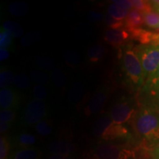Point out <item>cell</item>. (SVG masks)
<instances>
[{"label": "cell", "instance_id": "6da1fadb", "mask_svg": "<svg viewBox=\"0 0 159 159\" xmlns=\"http://www.w3.org/2000/svg\"><path fill=\"white\" fill-rule=\"evenodd\" d=\"M134 129L145 143L159 144V111L144 105L136 113L134 121Z\"/></svg>", "mask_w": 159, "mask_h": 159}, {"label": "cell", "instance_id": "7a4b0ae2", "mask_svg": "<svg viewBox=\"0 0 159 159\" xmlns=\"http://www.w3.org/2000/svg\"><path fill=\"white\" fill-rule=\"evenodd\" d=\"M121 66L127 81L134 90H139L144 84V71L136 49L126 45L122 49Z\"/></svg>", "mask_w": 159, "mask_h": 159}, {"label": "cell", "instance_id": "3957f363", "mask_svg": "<svg viewBox=\"0 0 159 159\" xmlns=\"http://www.w3.org/2000/svg\"><path fill=\"white\" fill-rule=\"evenodd\" d=\"M135 49L142 63L145 83L159 68V45L141 44Z\"/></svg>", "mask_w": 159, "mask_h": 159}, {"label": "cell", "instance_id": "277c9868", "mask_svg": "<svg viewBox=\"0 0 159 159\" xmlns=\"http://www.w3.org/2000/svg\"><path fill=\"white\" fill-rule=\"evenodd\" d=\"M92 159H131L134 152L122 145L103 143L91 151Z\"/></svg>", "mask_w": 159, "mask_h": 159}, {"label": "cell", "instance_id": "5b68a950", "mask_svg": "<svg viewBox=\"0 0 159 159\" xmlns=\"http://www.w3.org/2000/svg\"><path fill=\"white\" fill-rule=\"evenodd\" d=\"M135 103L131 99H119L111 107L110 116L115 124L123 125L128 122L135 114Z\"/></svg>", "mask_w": 159, "mask_h": 159}, {"label": "cell", "instance_id": "8992f818", "mask_svg": "<svg viewBox=\"0 0 159 159\" xmlns=\"http://www.w3.org/2000/svg\"><path fill=\"white\" fill-rule=\"evenodd\" d=\"M47 114V107L43 101L31 99L25 106L23 113L22 120L28 125H36L43 120Z\"/></svg>", "mask_w": 159, "mask_h": 159}, {"label": "cell", "instance_id": "52a82bcc", "mask_svg": "<svg viewBox=\"0 0 159 159\" xmlns=\"http://www.w3.org/2000/svg\"><path fill=\"white\" fill-rule=\"evenodd\" d=\"M142 91L148 102L144 105L159 111V68L152 76L145 81Z\"/></svg>", "mask_w": 159, "mask_h": 159}, {"label": "cell", "instance_id": "ba28073f", "mask_svg": "<svg viewBox=\"0 0 159 159\" xmlns=\"http://www.w3.org/2000/svg\"><path fill=\"white\" fill-rule=\"evenodd\" d=\"M108 94L109 91L107 89H101L96 91L85 108V114L87 116H91L100 112L107 102Z\"/></svg>", "mask_w": 159, "mask_h": 159}, {"label": "cell", "instance_id": "9c48e42d", "mask_svg": "<svg viewBox=\"0 0 159 159\" xmlns=\"http://www.w3.org/2000/svg\"><path fill=\"white\" fill-rule=\"evenodd\" d=\"M130 33L125 28L121 29H111L105 30L103 39L106 43L114 47H122V45L126 44L127 41L130 38Z\"/></svg>", "mask_w": 159, "mask_h": 159}, {"label": "cell", "instance_id": "30bf717a", "mask_svg": "<svg viewBox=\"0 0 159 159\" xmlns=\"http://www.w3.org/2000/svg\"><path fill=\"white\" fill-rule=\"evenodd\" d=\"M100 137L102 140L108 142V141L128 139L130 138L131 135L128 128L123 125H118L112 122L105 129Z\"/></svg>", "mask_w": 159, "mask_h": 159}, {"label": "cell", "instance_id": "8fae6325", "mask_svg": "<svg viewBox=\"0 0 159 159\" xmlns=\"http://www.w3.org/2000/svg\"><path fill=\"white\" fill-rule=\"evenodd\" d=\"M20 102L19 93L12 89H2L0 91V108L5 110L14 111L18 108Z\"/></svg>", "mask_w": 159, "mask_h": 159}, {"label": "cell", "instance_id": "7c38bea8", "mask_svg": "<svg viewBox=\"0 0 159 159\" xmlns=\"http://www.w3.org/2000/svg\"><path fill=\"white\" fill-rule=\"evenodd\" d=\"M49 152L55 156L69 157L74 153L75 148L71 143L63 140H55L49 144Z\"/></svg>", "mask_w": 159, "mask_h": 159}, {"label": "cell", "instance_id": "4fadbf2b", "mask_svg": "<svg viewBox=\"0 0 159 159\" xmlns=\"http://www.w3.org/2000/svg\"><path fill=\"white\" fill-rule=\"evenodd\" d=\"M130 34L142 44L159 45V33L140 28L130 32Z\"/></svg>", "mask_w": 159, "mask_h": 159}, {"label": "cell", "instance_id": "5bb4252c", "mask_svg": "<svg viewBox=\"0 0 159 159\" xmlns=\"http://www.w3.org/2000/svg\"><path fill=\"white\" fill-rule=\"evenodd\" d=\"M144 25V18L143 14L140 11L132 8L130 10L129 13L125 20V29L129 33L140 29Z\"/></svg>", "mask_w": 159, "mask_h": 159}, {"label": "cell", "instance_id": "9a60e30c", "mask_svg": "<svg viewBox=\"0 0 159 159\" xmlns=\"http://www.w3.org/2000/svg\"><path fill=\"white\" fill-rule=\"evenodd\" d=\"M85 93V85L80 81L74 83L69 91L68 98L71 105H77L81 102Z\"/></svg>", "mask_w": 159, "mask_h": 159}, {"label": "cell", "instance_id": "2e32d148", "mask_svg": "<svg viewBox=\"0 0 159 159\" xmlns=\"http://www.w3.org/2000/svg\"><path fill=\"white\" fill-rule=\"evenodd\" d=\"M107 52L108 49L105 46L100 43H95L89 48L87 51V57L91 63H97L104 58Z\"/></svg>", "mask_w": 159, "mask_h": 159}, {"label": "cell", "instance_id": "e0dca14e", "mask_svg": "<svg viewBox=\"0 0 159 159\" xmlns=\"http://www.w3.org/2000/svg\"><path fill=\"white\" fill-rule=\"evenodd\" d=\"M11 159H41V152L37 148H20L12 154Z\"/></svg>", "mask_w": 159, "mask_h": 159}, {"label": "cell", "instance_id": "ac0fdd59", "mask_svg": "<svg viewBox=\"0 0 159 159\" xmlns=\"http://www.w3.org/2000/svg\"><path fill=\"white\" fill-rule=\"evenodd\" d=\"M37 137L29 133H21L15 139V144L21 148H30L37 143Z\"/></svg>", "mask_w": 159, "mask_h": 159}, {"label": "cell", "instance_id": "d6986e66", "mask_svg": "<svg viewBox=\"0 0 159 159\" xmlns=\"http://www.w3.org/2000/svg\"><path fill=\"white\" fill-rule=\"evenodd\" d=\"M92 28L91 25L86 23H80L75 26L73 35L78 41H83L89 39L92 34Z\"/></svg>", "mask_w": 159, "mask_h": 159}, {"label": "cell", "instance_id": "ffe728a7", "mask_svg": "<svg viewBox=\"0 0 159 159\" xmlns=\"http://www.w3.org/2000/svg\"><path fill=\"white\" fill-rule=\"evenodd\" d=\"M29 5L25 2H12L9 6V12L11 15L16 17H22L28 13Z\"/></svg>", "mask_w": 159, "mask_h": 159}, {"label": "cell", "instance_id": "44dd1931", "mask_svg": "<svg viewBox=\"0 0 159 159\" xmlns=\"http://www.w3.org/2000/svg\"><path fill=\"white\" fill-rule=\"evenodd\" d=\"M2 27L7 33H9L13 38H21L24 36V29L19 23L16 21H5Z\"/></svg>", "mask_w": 159, "mask_h": 159}, {"label": "cell", "instance_id": "7402d4cb", "mask_svg": "<svg viewBox=\"0 0 159 159\" xmlns=\"http://www.w3.org/2000/svg\"><path fill=\"white\" fill-rule=\"evenodd\" d=\"M113 122L112 119L111 118L110 114L103 115L100 116L94 123V132L97 136H101L104 130Z\"/></svg>", "mask_w": 159, "mask_h": 159}, {"label": "cell", "instance_id": "603a6c76", "mask_svg": "<svg viewBox=\"0 0 159 159\" xmlns=\"http://www.w3.org/2000/svg\"><path fill=\"white\" fill-rule=\"evenodd\" d=\"M129 11L128 10H124L118 7L114 4H111L108 7V13L111 17L119 21H125L128 16Z\"/></svg>", "mask_w": 159, "mask_h": 159}, {"label": "cell", "instance_id": "cb8c5ba5", "mask_svg": "<svg viewBox=\"0 0 159 159\" xmlns=\"http://www.w3.org/2000/svg\"><path fill=\"white\" fill-rule=\"evenodd\" d=\"M35 64L39 69L47 71H52L55 69L56 63L53 59L45 56H39L35 60Z\"/></svg>", "mask_w": 159, "mask_h": 159}, {"label": "cell", "instance_id": "d4e9b609", "mask_svg": "<svg viewBox=\"0 0 159 159\" xmlns=\"http://www.w3.org/2000/svg\"><path fill=\"white\" fill-rule=\"evenodd\" d=\"M15 76L11 71L2 67L0 71V87L1 89H7L14 83Z\"/></svg>", "mask_w": 159, "mask_h": 159}, {"label": "cell", "instance_id": "484cf974", "mask_svg": "<svg viewBox=\"0 0 159 159\" xmlns=\"http://www.w3.org/2000/svg\"><path fill=\"white\" fill-rule=\"evenodd\" d=\"M42 38V34L41 32L34 30L27 33L21 39V44L23 47H30L35 43L38 42Z\"/></svg>", "mask_w": 159, "mask_h": 159}, {"label": "cell", "instance_id": "4316f807", "mask_svg": "<svg viewBox=\"0 0 159 159\" xmlns=\"http://www.w3.org/2000/svg\"><path fill=\"white\" fill-rule=\"evenodd\" d=\"M144 25L149 28L158 30L159 27V13L150 11L143 14Z\"/></svg>", "mask_w": 159, "mask_h": 159}, {"label": "cell", "instance_id": "83f0119b", "mask_svg": "<svg viewBox=\"0 0 159 159\" xmlns=\"http://www.w3.org/2000/svg\"><path fill=\"white\" fill-rule=\"evenodd\" d=\"M52 80L55 85L58 89L64 88L67 83L66 75L61 69L56 68L52 71Z\"/></svg>", "mask_w": 159, "mask_h": 159}, {"label": "cell", "instance_id": "f1b7e54d", "mask_svg": "<svg viewBox=\"0 0 159 159\" xmlns=\"http://www.w3.org/2000/svg\"><path fill=\"white\" fill-rule=\"evenodd\" d=\"M62 57L66 63L71 66L78 65L81 61L80 55L77 52L71 50V49H66L63 52Z\"/></svg>", "mask_w": 159, "mask_h": 159}, {"label": "cell", "instance_id": "f546056e", "mask_svg": "<svg viewBox=\"0 0 159 159\" xmlns=\"http://www.w3.org/2000/svg\"><path fill=\"white\" fill-rule=\"evenodd\" d=\"M30 77L37 84L43 85H44V84H47V83H49V80H50V77H49L48 75L46 74L45 72H43L42 71L39 70L31 71L30 74Z\"/></svg>", "mask_w": 159, "mask_h": 159}, {"label": "cell", "instance_id": "4dcf8cb0", "mask_svg": "<svg viewBox=\"0 0 159 159\" xmlns=\"http://www.w3.org/2000/svg\"><path fill=\"white\" fill-rule=\"evenodd\" d=\"M35 129L38 134L43 136H49L52 133V127L50 123L44 119L35 125Z\"/></svg>", "mask_w": 159, "mask_h": 159}, {"label": "cell", "instance_id": "1f68e13d", "mask_svg": "<svg viewBox=\"0 0 159 159\" xmlns=\"http://www.w3.org/2000/svg\"><path fill=\"white\" fill-rule=\"evenodd\" d=\"M30 77L25 74H19L15 75L14 84L20 89H26L30 85Z\"/></svg>", "mask_w": 159, "mask_h": 159}, {"label": "cell", "instance_id": "d6a6232c", "mask_svg": "<svg viewBox=\"0 0 159 159\" xmlns=\"http://www.w3.org/2000/svg\"><path fill=\"white\" fill-rule=\"evenodd\" d=\"M133 8L140 11L142 14L152 11L153 10L150 1H142V0H134Z\"/></svg>", "mask_w": 159, "mask_h": 159}, {"label": "cell", "instance_id": "836d02e7", "mask_svg": "<svg viewBox=\"0 0 159 159\" xmlns=\"http://www.w3.org/2000/svg\"><path fill=\"white\" fill-rule=\"evenodd\" d=\"M13 37L2 27L0 30V49H8L13 42Z\"/></svg>", "mask_w": 159, "mask_h": 159}, {"label": "cell", "instance_id": "e575fe53", "mask_svg": "<svg viewBox=\"0 0 159 159\" xmlns=\"http://www.w3.org/2000/svg\"><path fill=\"white\" fill-rule=\"evenodd\" d=\"M33 94L35 99L40 101H43L47 99L48 92L47 89L43 85L36 84L33 88Z\"/></svg>", "mask_w": 159, "mask_h": 159}, {"label": "cell", "instance_id": "d590c367", "mask_svg": "<svg viewBox=\"0 0 159 159\" xmlns=\"http://www.w3.org/2000/svg\"><path fill=\"white\" fill-rule=\"evenodd\" d=\"M104 22L105 25L108 27V28L111 29H121L125 28V21H119L114 19L109 14L105 16Z\"/></svg>", "mask_w": 159, "mask_h": 159}, {"label": "cell", "instance_id": "8d00e7d4", "mask_svg": "<svg viewBox=\"0 0 159 159\" xmlns=\"http://www.w3.org/2000/svg\"><path fill=\"white\" fill-rule=\"evenodd\" d=\"M9 149V142L5 137L1 136V139H0V159H7Z\"/></svg>", "mask_w": 159, "mask_h": 159}, {"label": "cell", "instance_id": "74e56055", "mask_svg": "<svg viewBox=\"0 0 159 159\" xmlns=\"http://www.w3.org/2000/svg\"><path fill=\"white\" fill-rule=\"evenodd\" d=\"M16 113L12 110L1 109L0 111V120L11 123L15 120Z\"/></svg>", "mask_w": 159, "mask_h": 159}, {"label": "cell", "instance_id": "f35d334b", "mask_svg": "<svg viewBox=\"0 0 159 159\" xmlns=\"http://www.w3.org/2000/svg\"><path fill=\"white\" fill-rule=\"evenodd\" d=\"M87 19L91 23H97L104 20L105 15L102 13H99L94 11H89L86 14Z\"/></svg>", "mask_w": 159, "mask_h": 159}, {"label": "cell", "instance_id": "ab89813d", "mask_svg": "<svg viewBox=\"0 0 159 159\" xmlns=\"http://www.w3.org/2000/svg\"><path fill=\"white\" fill-rule=\"evenodd\" d=\"M112 2L124 10L130 11L133 8V1H130V0H114Z\"/></svg>", "mask_w": 159, "mask_h": 159}, {"label": "cell", "instance_id": "60d3db41", "mask_svg": "<svg viewBox=\"0 0 159 159\" xmlns=\"http://www.w3.org/2000/svg\"><path fill=\"white\" fill-rule=\"evenodd\" d=\"M11 123L0 120V133H1V134H4V133L7 132V131L11 128Z\"/></svg>", "mask_w": 159, "mask_h": 159}, {"label": "cell", "instance_id": "b9f144b4", "mask_svg": "<svg viewBox=\"0 0 159 159\" xmlns=\"http://www.w3.org/2000/svg\"><path fill=\"white\" fill-rule=\"evenodd\" d=\"M10 52L7 49H0V61H5L10 57Z\"/></svg>", "mask_w": 159, "mask_h": 159}, {"label": "cell", "instance_id": "7bdbcfd3", "mask_svg": "<svg viewBox=\"0 0 159 159\" xmlns=\"http://www.w3.org/2000/svg\"><path fill=\"white\" fill-rule=\"evenodd\" d=\"M151 5H152V9L156 11V13H159V1H152L150 2Z\"/></svg>", "mask_w": 159, "mask_h": 159}, {"label": "cell", "instance_id": "ee69618b", "mask_svg": "<svg viewBox=\"0 0 159 159\" xmlns=\"http://www.w3.org/2000/svg\"><path fill=\"white\" fill-rule=\"evenodd\" d=\"M152 156L154 159H159V144L155 148L153 152H152Z\"/></svg>", "mask_w": 159, "mask_h": 159}, {"label": "cell", "instance_id": "f6af8a7d", "mask_svg": "<svg viewBox=\"0 0 159 159\" xmlns=\"http://www.w3.org/2000/svg\"><path fill=\"white\" fill-rule=\"evenodd\" d=\"M48 159H71V158L70 157H67V156H55V155H52L51 156L49 157Z\"/></svg>", "mask_w": 159, "mask_h": 159}, {"label": "cell", "instance_id": "bcb514c9", "mask_svg": "<svg viewBox=\"0 0 159 159\" xmlns=\"http://www.w3.org/2000/svg\"><path fill=\"white\" fill-rule=\"evenodd\" d=\"M158 31H159V27H158Z\"/></svg>", "mask_w": 159, "mask_h": 159}]
</instances>
